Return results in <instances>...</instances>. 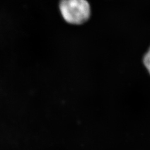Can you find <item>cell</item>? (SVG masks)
Segmentation results:
<instances>
[{"mask_svg":"<svg viewBox=\"0 0 150 150\" xmlns=\"http://www.w3.org/2000/svg\"><path fill=\"white\" fill-rule=\"evenodd\" d=\"M59 8L64 20L72 25L86 22L91 15V7L87 0H61Z\"/></svg>","mask_w":150,"mask_h":150,"instance_id":"obj_1","label":"cell"},{"mask_svg":"<svg viewBox=\"0 0 150 150\" xmlns=\"http://www.w3.org/2000/svg\"><path fill=\"white\" fill-rule=\"evenodd\" d=\"M143 62L150 74V47L144 57Z\"/></svg>","mask_w":150,"mask_h":150,"instance_id":"obj_2","label":"cell"}]
</instances>
